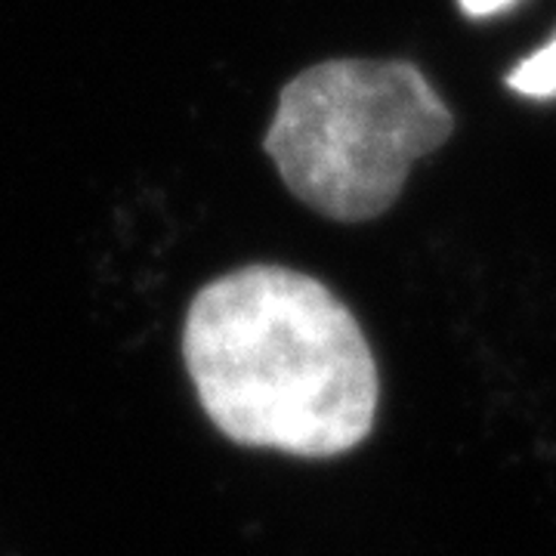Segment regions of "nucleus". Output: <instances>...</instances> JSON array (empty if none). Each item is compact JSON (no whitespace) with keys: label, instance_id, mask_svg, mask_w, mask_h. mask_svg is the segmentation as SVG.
Returning a JSON list of instances; mask_svg holds the SVG:
<instances>
[{"label":"nucleus","instance_id":"f257e3e1","mask_svg":"<svg viewBox=\"0 0 556 556\" xmlns=\"http://www.w3.org/2000/svg\"><path fill=\"white\" fill-rule=\"evenodd\" d=\"M182 358L204 415L244 448L338 457L375 430V353L318 278L251 263L189 303Z\"/></svg>","mask_w":556,"mask_h":556},{"label":"nucleus","instance_id":"7ed1b4c3","mask_svg":"<svg viewBox=\"0 0 556 556\" xmlns=\"http://www.w3.org/2000/svg\"><path fill=\"white\" fill-rule=\"evenodd\" d=\"M507 84L522 97H535V100L556 97V38L541 53L519 62Z\"/></svg>","mask_w":556,"mask_h":556},{"label":"nucleus","instance_id":"20e7f679","mask_svg":"<svg viewBox=\"0 0 556 556\" xmlns=\"http://www.w3.org/2000/svg\"><path fill=\"white\" fill-rule=\"evenodd\" d=\"M510 3L514 0H460V7H464L467 16H492V13L510 7Z\"/></svg>","mask_w":556,"mask_h":556},{"label":"nucleus","instance_id":"f03ea898","mask_svg":"<svg viewBox=\"0 0 556 556\" xmlns=\"http://www.w3.org/2000/svg\"><path fill=\"white\" fill-rule=\"evenodd\" d=\"M452 134V109L415 62L328 60L281 87L263 152L306 207L368 223L396 204L415 161Z\"/></svg>","mask_w":556,"mask_h":556}]
</instances>
